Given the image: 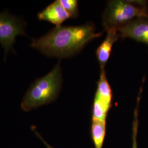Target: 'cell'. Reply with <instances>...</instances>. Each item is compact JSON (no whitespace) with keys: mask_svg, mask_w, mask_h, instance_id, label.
Returning a JSON list of instances; mask_svg holds the SVG:
<instances>
[{"mask_svg":"<svg viewBox=\"0 0 148 148\" xmlns=\"http://www.w3.org/2000/svg\"><path fill=\"white\" fill-rule=\"evenodd\" d=\"M102 32H95L92 23L75 27H56L39 38H32L31 47L49 57L69 58Z\"/></svg>","mask_w":148,"mask_h":148,"instance_id":"6da1fadb","label":"cell"},{"mask_svg":"<svg viewBox=\"0 0 148 148\" xmlns=\"http://www.w3.org/2000/svg\"><path fill=\"white\" fill-rule=\"evenodd\" d=\"M60 59L46 75L36 79L27 90L21 101V109L29 112L51 103L58 97L62 88V73Z\"/></svg>","mask_w":148,"mask_h":148,"instance_id":"7a4b0ae2","label":"cell"},{"mask_svg":"<svg viewBox=\"0 0 148 148\" xmlns=\"http://www.w3.org/2000/svg\"><path fill=\"white\" fill-rule=\"evenodd\" d=\"M141 18H148L147 1H109L103 13V25L107 31L110 29H117Z\"/></svg>","mask_w":148,"mask_h":148,"instance_id":"3957f363","label":"cell"},{"mask_svg":"<svg viewBox=\"0 0 148 148\" xmlns=\"http://www.w3.org/2000/svg\"><path fill=\"white\" fill-rule=\"evenodd\" d=\"M27 25L21 17L12 16L7 11L0 13V43L5 52V59L9 51L16 54L13 44L18 35H27L25 32Z\"/></svg>","mask_w":148,"mask_h":148,"instance_id":"277c9868","label":"cell"},{"mask_svg":"<svg viewBox=\"0 0 148 148\" xmlns=\"http://www.w3.org/2000/svg\"><path fill=\"white\" fill-rule=\"evenodd\" d=\"M116 30L122 38H130L148 46V18L133 20Z\"/></svg>","mask_w":148,"mask_h":148,"instance_id":"5b68a950","label":"cell"},{"mask_svg":"<svg viewBox=\"0 0 148 148\" xmlns=\"http://www.w3.org/2000/svg\"><path fill=\"white\" fill-rule=\"evenodd\" d=\"M69 18L68 13L64 9L59 0L54 1L37 14L38 20L49 21L56 25V27H61L64 21Z\"/></svg>","mask_w":148,"mask_h":148,"instance_id":"8992f818","label":"cell"},{"mask_svg":"<svg viewBox=\"0 0 148 148\" xmlns=\"http://www.w3.org/2000/svg\"><path fill=\"white\" fill-rule=\"evenodd\" d=\"M107 32L108 33L105 40L96 51V56L101 66V71L104 70L106 64L111 54L113 44L120 37L116 29H110Z\"/></svg>","mask_w":148,"mask_h":148,"instance_id":"52a82bcc","label":"cell"},{"mask_svg":"<svg viewBox=\"0 0 148 148\" xmlns=\"http://www.w3.org/2000/svg\"><path fill=\"white\" fill-rule=\"evenodd\" d=\"M112 98V90L106 79L105 70H101L100 78L98 82L95 101H99L111 108Z\"/></svg>","mask_w":148,"mask_h":148,"instance_id":"ba28073f","label":"cell"},{"mask_svg":"<svg viewBox=\"0 0 148 148\" xmlns=\"http://www.w3.org/2000/svg\"><path fill=\"white\" fill-rule=\"evenodd\" d=\"M91 137L95 148H102L106 135V121L92 119Z\"/></svg>","mask_w":148,"mask_h":148,"instance_id":"9c48e42d","label":"cell"},{"mask_svg":"<svg viewBox=\"0 0 148 148\" xmlns=\"http://www.w3.org/2000/svg\"><path fill=\"white\" fill-rule=\"evenodd\" d=\"M64 9L68 13L70 18H76L79 15L78 1L76 0H59Z\"/></svg>","mask_w":148,"mask_h":148,"instance_id":"30bf717a","label":"cell"},{"mask_svg":"<svg viewBox=\"0 0 148 148\" xmlns=\"http://www.w3.org/2000/svg\"><path fill=\"white\" fill-rule=\"evenodd\" d=\"M140 93L139 94L138 97L137 105L135 109L134 115V120L133 121L132 127V148H138L137 145V134L138 128V106L140 101Z\"/></svg>","mask_w":148,"mask_h":148,"instance_id":"8fae6325","label":"cell"},{"mask_svg":"<svg viewBox=\"0 0 148 148\" xmlns=\"http://www.w3.org/2000/svg\"><path fill=\"white\" fill-rule=\"evenodd\" d=\"M31 128H32V131L35 134V135L42 142V143L45 145V146L47 147V148H53V147H52L50 144H49V143H48L44 139V138L41 136V135L38 132V131H37V129H36V127H35V126H32Z\"/></svg>","mask_w":148,"mask_h":148,"instance_id":"7c38bea8","label":"cell"}]
</instances>
